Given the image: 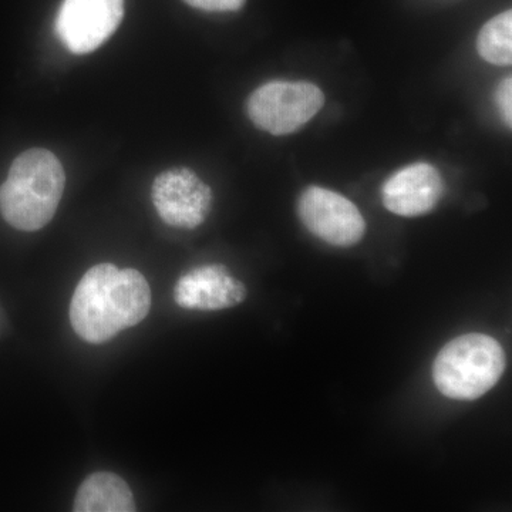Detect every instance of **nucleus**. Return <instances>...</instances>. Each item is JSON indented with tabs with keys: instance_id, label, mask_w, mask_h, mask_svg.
<instances>
[{
	"instance_id": "f257e3e1",
	"label": "nucleus",
	"mask_w": 512,
	"mask_h": 512,
	"mask_svg": "<svg viewBox=\"0 0 512 512\" xmlns=\"http://www.w3.org/2000/svg\"><path fill=\"white\" fill-rule=\"evenodd\" d=\"M150 308V286L143 274L100 264L80 279L70 303V322L79 338L99 345L138 325Z\"/></svg>"
},
{
	"instance_id": "f03ea898",
	"label": "nucleus",
	"mask_w": 512,
	"mask_h": 512,
	"mask_svg": "<svg viewBox=\"0 0 512 512\" xmlns=\"http://www.w3.org/2000/svg\"><path fill=\"white\" fill-rule=\"evenodd\" d=\"M66 174L59 158L45 148L20 154L0 187V212L13 228L37 231L55 217Z\"/></svg>"
},
{
	"instance_id": "7ed1b4c3",
	"label": "nucleus",
	"mask_w": 512,
	"mask_h": 512,
	"mask_svg": "<svg viewBox=\"0 0 512 512\" xmlns=\"http://www.w3.org/2000/svg\"><path fill=\"white\" fill-rule=\"evenodd\" d=\"M507 367L501 343L483 333L450 340L433 363L434 386L443 396L473 402L500 382Z\"/></svg>"
},
{
	"instance_id": "20e7f679",
	"label": "nucleus",
	"mask_w": 512,
	"mask_h": 512,
	"mask_svg": "<svg viewBox=\"0 0 512 512\" xmlns=\"http://www.w3.org/2000/svg\"><path fill=\"white\" fill-rule=\"evenodd\" d=\"M325 96L316 84L275 80L249 96L247 111L256 127L272 136L301 130L322 110Z\"/></svg>"
},
{
	"instance_id": "39448f33",
	"label": "nucleus",
	"mask_w": 512,
	"mask_h": 512,
	"mask_svg": "<svg viewBox=\"0 0 512 512\" xmlns=\"http://www.w3.org/2000/svg\"><path fill=\"white\" fill-rule=\"evenodd\" d=\"M298 217L312 235L332 247H355L366 234L359 208L329 188H306L298 200Z\"/></svg>"
},
{
	"instance_id": "423d86ee",
	"label": "nucleus",
	"mask_w": 512,
	"mask_h": 512,
	"mask_svg": "<svg viewBox=\"0 0 512 512\" xmlns=\"http://www.w3.org/2000/svg\"><path fill=\"white\" fill-rule=\"evenodd\" d=\"M124 0H63L56 16V35L73 55L99 49L119 29Z\"/></svg>"
},
{
	"instance_id": "0eeeda50",
	"label": "nucleus",
	"mask_w": 512,
	"mask_h": 512,
	"mask_svg": "<svg viewBox=\"0 0 512 512\" xmlns=\"http://www.w3.org/2000/svg\"><path fill=\"white\" fill-rule=\"evenodd\" d=\"M151 200L165 224L195 229L210 215L212 190L190 168H170L154 180Z\"/></svg>"
},
{
	"instance_id": "6e6552de",
	"label": "nucleus",
	"mask_w": 512,
	"mask_h": 512,
	"mask_svg": "<svg viewBox=\"0 0 512 512\" xmlns=\"http://www.w3.org/2000/svg\"><path fill=\"white\" fill-rule=\"evenodd\" d=\"M444 190L443 177L434 165L414 163L384 181L382 202L387 211L399 217H423L436 210Z\"/></svg>"
},
{
	"instance_id": "1a4fd4ad",
	"label": "nucleus",
	"mask_w": 512,
	"mask_h": 512,
	"mask_svg": "<svg viewBox=\"0 0 512 512\" xmlns=\"http://www.w3.org/2000/svg\"><path fill=\"white\" fill-rule=\"evenodd\" d=\"M247 295V286L220 264L192 269L178 279L174 288L177 305L190 311H224L241 305Z\"/></svg>"
},
{
	"instance_id": "9d476101",
	"label": "nucleus",
	"mask_w": 512,
	"mask_h": 512,
	"mask_svg": "<svg viewBox=\"0 0 512 512\" xmlns=\"http://www.w3.org/2000/svg\"><path fill=\"white\" fill-rule=\"evenodd\" d=\"M133 493L123 478L114 473H94L86 478L74 498V512H133Z\"/></svg>"
},
{
	"instance_id": "9b49d317",
	"label": "nucleus",
	"mask_w": 512,
	"mask_h": 512,
	"mask_svg": "<svg viewBox=\"0 0 512 512\" xmlns=\"http://www.w3.org/2000/svg\"><path fill=\"white\" fill-rule=\"evenodd\" d=\"M478 55L495 66L512 62V13L511 10L488 20L477 37Z\"/></svg>"
},
{
	"instance_id": "f8f14e48",
	"label": "nucleus",
	"mask_w": 512,
	"mask_h": 512,
	"mask_svg": "<svg viewBox=\"0 0 512 512\" xmlns=\"http://www.w3.org/2000/svg\"><path fill=\"white\" fill-rule=\"evenodd\" d=\"M512 83L511 77H505L500 86L495 90V101H497L498 111L503 117L505 126L511 127L512 124Z\"/></svg>"
},
{
	"instance_id": "ddd939ff",
	"label": "nucleus",
	"mask_w": 512,
	"mask_h": 512,
	"mask_svg": "<svg viewBox=\"0 0 512 512\" xmlns=\"http://www.w3.org/2000/svg\"><path fill=\"white\" fill-rule=\"evenodd\" d=\"M187 5L207 12H235L244 6L245 0H184Z\"/></svg>"
}]
</instances>
